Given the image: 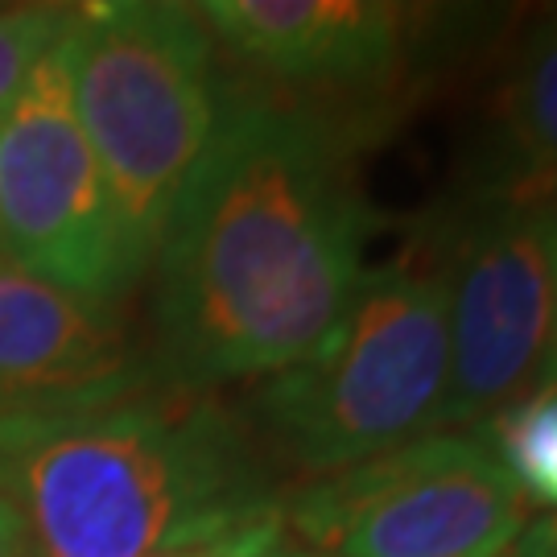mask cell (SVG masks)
<instances>
[{
    "label": "cell",
    "mask_w": 557,
    "mask_h": 557,
    "mask_svg": "<svg viewBox=\"0 0 557 557\" xmlns=\"http://www.w3.org/2000/svg\"><path fill=\"white\" fill-rule=\"evenodd\" d=\"M450 294L442 273L363 277L322 343L264 380L257 413L306 475H335L442 425Z\"/></svg>",
    "instance_id": "obj_4"
},
{
    "label": "cell",
    "mask_w": 557,
    "mask_h": 557,
    "mask_svg": "<svg viewBox=\"0 0 557 557\" xmlns=\"http://www.w3.org/2000/svg\"><path fill=\"white\" fill-rule=\"evenodd\" d=\"M252 557H314V554H310L306 545H298V541H289V533H285V537H277L273 545H264V549Z\"/></svg>",
    "instance_id": "obj_16"
},
{
    "label": "cell",
    "mask_w": 557,
    "mask_h": 557,
    "mask_svg": "<svg viewBox=\"0 0 557 557\" xmlns=\"http://www.w3.org/2000/svg\"><path fill=\"white\" fill-rule=\"evenodd\" d=\"M0 471L34 557H149L273 496L239 421L170 380L0 421Z\"/></svg>",
    "instance_id": "obj_2"
},
{
    "label": "cell",
    "mask_w": 557,
    "mask_h": 557,
    "mask_svg": "<svg viewBox=\"0 0 557 557\" xmlns=\"http://www.w3.org/2000/svg\"><path fill=\"white\" fill-rule=\"evenodd\" d=\"M450 388L442 425L504 413L541 380L557 322V195L520 182L471 215L455 244Z\"/></svg>",
    "instance_id": "obj_7"
},
{
    "label": "cell",
    "mask_w": 557,
    "mask_h": 557,
    "mask_svg": "<svg viewBox=\"0 0 557 557\" xmlns=\"http://www.w3.org/2000/svg\"><path fill=\"white\" fill-rule=\"evenodd\" d=\"M285 524L331 557H499L529 499L483 438L425 434L306 483Z\"/></svg>",
    "instance_id": "obj_5"
},
{
    "label": "cell",
    "mask_w": 557,
    "mask_h": 557,
    "mask_svg": "<svg viewBox=\"0 0 557 557\" xmlns=\"http://www.w3.org/2000/svg\"><path fill=\"white\" fill-rule=\"evenodd\" d=\"M285 504L277 496H264L239 512H227L215 524H202L195 533L161 545L149 557H252L285 537Z\"/></svg>",
    "instance_id": "obj_13"
},
{
    "label": "cell",
    "mask_w": 557,
    "mask_h": 557,
    "mask_svg": "<svg viewBox=\"0 0 557 557\" xmlns=\"http://www.w3.org/2000/svg\"><path fill=\"white\" fill-rule=\"evenodd\" d=\"M0 557H34L29 520H25V508L4 471H0Z\"/></svg>",
    "instance_id": "obj_14"
},
{
    "label": "cell",
    "mask_w": 557,
    "mask_h": 557,
    "mask_svg": "<svg viewBox=\"0 0 557 557\" xmlns=\"http://www.w3.org/2000/svg\"><path fill=\"white\" fill-rule=\"evenodd\" d=\"M66 21H71L66 4L0 9V116L13 108L34 66L62 41Z\"/></svg>",
    "instance_id": "obj_12"
},
{
    "label": "cell",
    "mask_w": 557,
    "mask_h": 557,
    "mask_svg": "<svg viewBox=\"0 0 557 557\" xmlns=\"http://www.w3.org/2000/svg\"><path fill=\"white\" fill-rule=\"evenodd\" d=\"M153 372L128 356L108 306H91L0 260V421L137 388Z\"/></svg>",
    "instance_id": "obj_8"
},
{
    "label": "cell",
    "mask_w": 557,
    "mask_h": 557,
    "mask_svg": "<svg viewBox=\"0 0 557 557\" xmlns=\"http://www.w3.org/2000/svg\"><path fill=\"white\" fill-rule=\"evenodd\" d=\"M487 438L520 496L557 517V380H545L496 413L487 421Z\"/></svg>",
    "instance_id": "obj_11"
},
{
    "label": "cell",
    "mask_w": 557,
    "mask_h": 557,
    "mask_svg": "<svg viewBox=\"0 0 557 557\" xmlns=\"http://www.w3.org/2000/svg\"><path fill=\"white\" fill-rule=\"evenodd\" d=\"M554 195H557V186H554ZM545 380H557V322H554V343H549V356H545V368H541L537 384H545Z\"/></svg>",
    "instance_id": "obj_17"
},
{
    "label": "cell",
    "mask_w": 557,
    "mask_h": 557,
    "mask_svg": "<svg viewBox=\"0 0 557 557\" xmlns=\"http://www.w3.org/2000/svg\"><path fill=\"white\" fill-rule=\"evenodd\" d=\"M363 236L335 124L298 103L227 96L153 257L161 380L202 393L310 356L363 285Z\"/></svg>",
    "instance_id": "obj_1"
},
{
    "label": "cell",
    "mask_w": 557,
    "mask_h": 557,
    "mask_svg": "<svg viewBox=\"0 0 557 557\" xmlns=\"http://www.w3.org/2000/svg\"><path fill=\"white\" fill-rule=\"evenodd\" d=\"M504 128L529 186H557V13L520 46L504 83Z\"/></svg>",
    "instance_id": "obj_10"
},
{
    "label": "cell",
    "mask_w": 557,
    "mask_h": 557,
    "mask_svg": "<svg viewBox=\"0 0 557 557\" xmlns=\"http://www.w3.org/2000/svg\"><path fill=\"white\" fill-rule=\"evenodd\" d=\"M499 557H529V545H524V541H512V549H504V554H499Z\"/></svg>",
    "instance_id": "obj_18"
},
{
    "label": "cell",
    "mask_w": 557,
    "mask_h": 557,
    "mask_svg": "<svg viewBox=\"0 0 557 557\" xmlns=\"http://www.w3.org/2000/svg\"><path fill=\"white\" fill-rule=\"evenodd\" d=\"M211 38L264 79L363 87L405 50V9L376 0H207Z\"/></svg>",
    "instance_id": "obj_9"
},
{
    "label": "cell",
    "mask_w": 557,
    "mask_h": 557,
    "mask_svg": "<svg viewBox=\"0 0 557 557\" xmlns=\"http://www.w3.org/2000/svg\"><path fill=\"white\" fill-rule=\"evenodd\" d=\"M62 59L124 252L145 277L220 128L215 38L199 4L100 0L71 9Z\"/></svg>",
    "instance_id": "obj_3"
},
{
    "label": "cell",
    "mask_w": 557,
    "mask_h": 557,
    "mask_svg": "<svg viewBox=\"0 0 557 557\" xmlns=\"http://www.w3.org/2000/svg\"><path fill=\"white\" fill-rule=\"evenodd\" d=\"M0 260L108 310L140 281L75 116L62 41L0 116Z\"/></svg>",
    "instance_id": "obj_6"
},
{
    "label": "cell",
    "mask_w": 557,
    "mask_h": 557,
    "mask_svg": "<svg viewBox=\"0 0 557 557\" xmlns=\"http://www.w3.org/2000/svg\"><path fill=\"white\" fill-rule=\"evenodd\" d=\"M520 541L529 545V557H557V517H537L524 524Z\"/></svg>",
    "instance_id": "obj_15"
}]
</instances>
